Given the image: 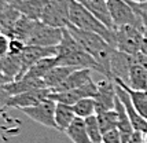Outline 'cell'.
Listing matches in <instances>:
<instances>
[{
	"instance_id": "obj_1",
	"label": "cell",
	"mask_w": 147,
	"mask_h": 143,
	"mask_svg": "<svg viewBox=\"0 0 147 143\" xmlns=\"http://www.w3.org/2000/svg\"><path fill=\"white\" fill-rule=\"evenodd\" d=\"M57 65L71 66L76 69H91V70L100 73L103 77H106L105 69L88 52L84 51L83 47L74 40V37L71 36L70 32L66 28H63V37L58 46Z\"/></svg>"
},
{
	"instance_id": "obj_2",
	"label": "cell",
	"mask_w": 147,
	"mask_h": 143,
	"mask_svg": "<svg viewBox=\"0 0 147 143\" xmlns=\"http://www.w3.org/2000/svg\"><path fill=\"white\" fill-rule=\"evenodd\" d=\"M66 29L70 32V34L74 37L77 43L83 47L84 51L88 52L91 57L105 69L106 77L113 78L111 77V72H110V62H111L113 51L115 48H113L102 36H99L96 33L81 30L76 26H73L71 24L66 26Z\"/></svg>"
},
{
	"instance_id": "obj_3",
	"label": "cell",
	"mask_w": 147,
	"mask_h": 143,
	"mask_svg": "<svg viewBox=\"0 0 147 143\" xmlns=\"http://www.w3.org/2000/svg\"><path fill=\"white\" fill-rule=\"evenodd\" d=\"M69 17H70V24L73 26H76V28L81 29V30L92 32V33L99 34V36H102L110 46L113 47V48H115V46H117L115 30L107 28L103 22H100L80 1H77V0H71L70 1V13H69Z\"/></svg>"
},
{
	"instance_id": "obj_4",
	"label": "cell",
	"mask_w": 147,
	"mask_h": 143,
	"mask_svg": "<svg viewBox=\"0 0 147 143\" xmlns=\"http://www.w3.org/2000/svg\"><path fill=\"white\" fill-rule=\"evenodd\" d=\"M109 11L114 24V29L122 25H134L144 30L143 11L132 1L127 0H107Z\"/></svg>"
},
{
	"instance_id": "obj_5",
	"label": "cell",
	"mask_w": 147,
	"mask_h": 143,
	"mask_svg": "<svg viewBox=\"0 0 147 143\" xmlns=\"http://www.w3.org/2000/svg\"><path fill=\"white\" fill-rule=\"evenodd\" d=\"M115 48L128 55H136L142 51L144 30L134 25H122L115 28Z\"/></svg>"
},
{
	"instance_id": "obj_6",
	"label": "cell",
	"mask_w": 147,
	"mask_h": 143,
	"mask_svg": "<svg viewBox=\"0 0 147 143\" xmlns=\"http://www.w3.org/2000/svg\"><path fill=\"white\" fill-rule=\"evenodd\" d=\"M62 37H63V29L54 28L41 21H37L26 40V46L58 47L62 41Z\"/></svg>"
},
{
	"instance_id": "obj_7",
	"label": "cell",
	"mask_w": 147,
	"mask_h": 143,
	"mask_svg": "<svg viewBox=\"0 0 147 143\" xmlns=\"http://www.w3.org/2000/svg\"><path fill=\"white\" fill-rule=\"evenodd\" d=\"M70 1L71 0H47L41 22L54 28H66L70 24Z\"/></svg>"
},
{
	"instance_id": "obj_8",
	"label": "cell",
	"mask_w": 147,
	"mask_h": 143,
	"mask_svg": "<svg viewBox=\"0 0 147 143\" xmlns=\"http://www.w3.org/2000/svg\"><path fill=\"white\" fill-rule=\"evenodd\" d=\"M55 107H57V102L48 98V99H45L44 102L37 105V106L22 109L21 111L24 114H26L30 120H33L34 123L40 124L43 127H48V128L57 130V124H55Z\"/></svg>"
},
{
	"instance_id": "obj_9",
	"label": "cell",
	"mask_w": 147,
	"mask_h": 143,
	"mask_svg": "<svg viewBox=\"0 0 147 143\" xmlns=\"http://www.w3.org/2000/svg\"><path fill=\"white\" fill-rule=\"evenodd\" d=\"M96 85H98V92L94 96L96 105V113L115 109L117 85H115L114 78L103 77Z\"/></svg>"
},
{
	"instance_id": "obj_10",
	"label": "cell",
	"mask_w": 147,
	"mask_h": 143,
	"mask_svg": "<svg viewBox=\"0 0 147 143\" xmlns=\"http://www.w3.org/2000/svg\"><path fill=\"white\" fill-rule=\"evenodd\" d=\"M96 92H98V85L94 81H90L88 84L83 85L80 88H76V90H70V91L65 92H51L48 98L55 101L57 103H65L69 105V106H73L80 99L94 98L96 95Z\"/></svg>"
},
{
	"instance_id": "obj_11",
	"label": "cell",
	"mask_w": 147,
	"mask_h": 143,
	"mask_svg": "<svg viewBox=\"0 0 147 143\" xmlns=\"http://www.w3.org/2000/svg\"><path fill=\"white\" fill-rule=\"evenodd\" d=\"M50 94H51L50 88L22 92V94H18V95H14L10 98L7 102V107H14V109H19V110L33 107V106H37L41 102H44L45 99H48Z\"/></svg>"
},
{
	"instance_id": "obj_12",
	"label": "cell",
	"mask_w": 147,
	"mask_h": 143,
	"mask_svg": "<svg viewBox=\"0 0 147 143\" xmlns=\"http://www.w3.org/2000/svg\"><path fill=\"white\" fill-rule=\"evenodd\" d=\"M58 47H37V46H26L24 52L19 55L21 57V63H22V72H21V78L25 76V73L32 67L37 61L43 58H50V57H57Z\"/></svg>"
},
{
	"instance_id": "obj_13",
	"label": "cell",
	"mask_w": 147,
	"mask_h": 143,
	"mask_svg": "<svg viewBox=\"0 0 147 143\" xmlns=\"http://www.w3.org/2000/svg\"><path fill=\"white\" fill-rule=\"evenodd\" d=\"M132 65V55H128L125 52L118 51L115 48L111 55V62H110V72L111 77L122 80L125 84H128L129 78V69Z\"/></svg>"
},
{
	"instance_id": "obj_14",
	"label": "cell",
	"mask_w": 147,
	"mask_h": 143,
	"mask_svg": "<svg viewBox=\"0 0 147 143\" xmlns=\"http://www.w3.org/2000/svg\"><path fill=\"white\" fill-rule=\"evenodd\" d=\"M117 96H118V99H120L122 102V105H124V107H125V110H127V114H128L129 120H131V123H132L134 130L139 131V132H143V134H147V120H144V118L138 113V110L135 109L134 103H132V101H131V96L128 95V92L125 91L124 88H121L120 85H117Z\"/></svg>"
},
{
	"instance_id": "obj_15",
	"label": "cell",
	"mask_w": 147,
	"mask_h": 143,
	"mask_svg": "<svg viewBox=\"0 0 147 143\" xmlns=\"http://www.w3.org/2000/svg\"><path fill=\"white\" fill-rule=\"evenodd\" d=\"M47 0H8L10 6L15 7L22 15L33 21H41Z\"/></svg>"
},
{
	"instance_id": "obj_16",
	"label": "cell",
	"mask_w": 147,
	"mask_h": 143,
	"mask_svg": "<svg viewBox=\"0 0 147 143\" xmlns=\"http://www.w3.org/2000/svg\"><path fill=\"white\" fill-rule=\"evenodd\" d=\"M41 88H47L43 78L28 77V76H24L19 80H14V81H11V83H8L6 85V91L8 92L10 96L18 95V94H22V92L33 91V90H41Z\"/></svg>"
},
{
	"instance_id": "obj_17",
	"label": "cell",
	"mask_w": 147,
	"mask_h": 143,
	"mask_svg": "<svg viewBox=\"0 0 147 143\" xmlns=\"http://www.w3.org/2000/svg\"><path fill=\"white\" fill-rule=\"evenodd\" d=\"M77 1H80L88 11H91L107 28L114 29V24L111 20V15H110L109 6H107V0H77Z\"/></svg>"
},
{
	"instance_id": "obj_18",
	"label": "cell",
	"mask_w": 147,
	"mask_h": 143,
	"mask_svg": "<svg viewBox=\"0 0 147 143\" xmlns=\"http://www.w3.org/2000/svg\"><path fill=\"white\" fill-rule=\"evenodd\" d=\"M91 69H77L71 73L69 77L65 80L61 85H58L55 90H52L51 92H65V91H70V90H76L80 88L83 85L88 84L90 81H92L91 77Z\"/></svg>"
},
{
	"instance_id": "obj_19",
	"label": "cell",
	"mask_w": 147,
	"mask_h": 143,
	"mask_svg": "<svg viewBox=\"0 0 147 143\" xmlns=\"http://www.w3.org/2000/svg\"><path fill=\"white\" fill-rule=\"evenodd\" d=\"M115 110H117V114H118L117 130H118V132H120V135L122 138V143H128V140L131 139L135 130H134V127H132V123L129 120L128 114H127V110H125L122 102L118 99V96L115 99Z\"/></svg>"
},
{
	"instance_id": "obj_20",
	"label": "cell",
	"mask_w": 147,
	"mask_h": 143,
	"mask_svg": "<svg viewBox=\"0 0 147 143\" xmlns=\"http://www.w3.org/2000/svg\"><path fill=\"white\" fill-rule=\"evenodd\" d=\"M135 91H146L147 90V69L144 66L139 65L134 61L132 57V65L129 69L128 84Z\"/></svg>"
},
{
	"instance_id": "obj_21",
	"label": "cell",
	"mask_w": 147,
	"mask_h": 143,
	"mask_svg": "<svg viewBox=\"0 0 147 143\" xmlns=\"http://www.w3.org/2000/svg\"><path fill=\"white\" fill-rule=\"evenodd\" d=\"M114 81L117 85H120L121 88H124L125 91L128 92V95L131 96V101H132V103H134L135 109L138 110V113H139L144 120H147V90L146 91H135L129 85L125 84L122 80L114 78Z\"/></svg>"
},
{
	"instance_id": "obj_22",
	"label": "cell",
	"mask_w": 147,
	"mask_h": 143,
	"mask_svg": "<svg viewBox=\"0 0 147 143\" xmlns=\"http://www.w3.org/2000/svg\"><path fill=\"white\" fill-rule=\"evenodd\" d=\"M74 70H77V69L76 67H71V66H61V65L55 66V67L51 69V70L44 76V78H43L45 83V87L50 88V91L55 90L58 85L62 84Z\"/></svg>"
},
{
	"instance_id": "obj_23",
	"label": "cell",
	"mask_w": 147,
	"mask_h": 143,
	"mask_svg": "<svg viewBox=\"0 0 147 143\" xmlns=\"http://www.w3.org/2000/svg\"><path fill=\"white\" fill-rule=\"evenodd\" d=\"M77 118L73 107L65 103H57L55 107V124H57V131L59 132H66V130L70 127L73 121Z\"/></svg>"
},
{
	"instance_id": "obj_24",
	"label": "cell",
	"mask_w": 147,
	"mask_h": 143,
	"mask_svg": "<svg viewBox=\"0 0 147 143\" xmlns=\"http://www.w3.org/2000/svg\"><path fill=\"white\" fill-rule=\"evenodd\" d=\"M0 70L3 72L8 78L11 80H19L21 78V72H22V63H21V57L8 54L3 59H0Z\"/></svg>"
},
{
	"instance_id": "obj_25",
	"label": "cell",
	"mask_w": 147,
	"mask_h": 143,
	"mask_svg": "<svg viewBox=\"0 0 147 143\" xmlns=\"http://www.w3.org/2000/svg\"><path fill=\"white\" fill-rule=\"evenodd\" d=\"M22 17V14L19 13L18 10L13 6H8L0 13V25H1V33H4L6 36L11 37L13 30L19 18Z\"/></svg>"
},
{
	"instance_id": "obj_26",
	"label": "cell",
	"mask_w": 147,
	"mask_h": 143,
	"mask_svg": "<svg viewBox=\"0 0 147 143\" xmlns=\"http://www.w3.org/2000/svg\"><path fill=\"white\" fill-rule=\"evenodd\" d=\"M65 134H66V136L69 138L73 143H94L91 140L88 132H87L84 118L77 117L73 121V124L66 130Z\"/></svg>"
},
{
	"instance_id": "obj_27",
	"label": "cell",
	"mask_w": 147,
	"mask_h": 143,
	"mask_svg": "<svg viewBox=\"0 0 147 143\" xmlns=\"http://www.w3.org/2000/svg\"><path fill=\"white\" fill-rule=\"evenodd\" d=\"M57 65V57H50V58H43L37 61L34 65L25 73L28 77H34V78H44V76L48 72L54 69Z\"/></svg>"
},
{
	"instance_id": "obj_28",
	"label": "cell",
	"mask_w": 147,
	"mask_h": 143,
	"mask_svg": "<svg viewBox=\"0 0 147 143\" xmlns=\"http://www.w3.org/2000/svg\"><path fill=\"white\" fill-rule=\"evenodd\" d=\"M96 118H98V123L99 127L102 130V134L107 132V131L115 130L117 128V123H118V114L117 110H107V111H100V113H96Z\"/></svg>"
},
{
	"instance_id": "obj_29",
	"label": "cell",
	"mask_w": 147,
	"mask_h": 143,
	"mask_svg": "<svg viewBox=\"0 0 147 143\" xmlns=\"http://www.w3.org/2000/svg\"><path fill=\"white\" fill-rule=\"evenodd\" d=\"M71 107H73V110L76 113V116L80 118H87V117H90V116L96 114V105H95V99L94 98L80 99Z\"/></svg>"
},
{
	"instance_id": "obj_30",
	"label": "cell",
	"mask_w": 147,
	"mask_h": 143,
	"mask_svg": "<svg viewBox=\"0 0 147 143\" xmlns=\"http://www.w3.org/2000/svg\"><path fill=\"white\" fill-rule=\"evenodd\" d=\"M84 123H85V128H87V132H88V135H90L91 140L94 143H102L103 134H102L100 127H99L96 114L84 118Z\"/></svg>"
},
{
	"instance_id": "obj_31",
	"label": "cell",
	"mask_w": 147,
	"mask_h": 143,
	"mask_svg": "<svg viewBox=\"0 0 147 143\" xmlns=\"http://www.w3.org/2000/svg\"><path fill=\"white\" fill-rule=\"evenodd\" d=\"M102 143H122V138L120 135L118 130L115 128V130L105 132L102 138Z\"/></svg>"
},
{
	"instance_id": "obj_32",
	"label": "cell",
	"mask_w": 147,
	"mask_h": 143,
	"mask_svg": "<svg viewBox=\"0 0 147 143\" xmlns=\"http://www.w3.org/2000/svg\"><path fill=\"white\" fill-rule=\"evenodd\" d=\"M26 47V43L19 39H10V52L13 55H21Z\"/></svg>"
},
{
	"instance_id": "obj_33",
	"label": "cell",
	"mask_w": 147,
	"mask_h": 143,
	"mask_svg": "<svg viewBox=\"0 0 147 143\" xmlns=\"http://www.w3.org/2000/svg\"><path fill=\"white\" fill-rule=\"evenodd\" d=\"M10 52V37L0 33V59H3Z\"/></svg>"
},
{
	"instance_id": "obj_34",
	"label": "cell",
	"mask_w": 147,
	"mask_h": 143,
	"mask_svg": "<svg viewBox=\"0 0 147 143\" xmlns=\"http://www.w3.org/2000/svg\"><path fill=\"white\" fill-rule=\"evenodd\" d=\"M143 11V10H142ZM143 22H144V33H143V44H142V51L144 55H147V11H143Z\"/></svg>"
},
{
	"instance_id": "obj_35",
	"label": "cell",
	"mask_w": 147,
	"mask_h": 143,
	"mask_svg": "<svg viewBox=\"0 0 147 143\" xmlns=\"http://www.w3.org/2000/svg\"><path fill=\"white\" fill-rule=\"evenodd\" d=\"M8 6V0H0V13Z\"/></svg>"
},
{
	"instance_id": "obj_36",
	"label": "cell",
	"mask_w": 147,
	"mask_h": 143,
	"mask_svg": "<svg viewBox=\"0 0 147 143\" xmlns=\"http://www.w3.org/2000/svg\"><path fill=\"white\" fill-rule=\"evenodd\" d=\"M134 4H136V6H143V4H146L147 0H131Z\"/></svg>"
},
{
	"instance_id": "obj_37",
	"label": "cell",
	"mask_w": 147,
	"mask_h": 143,
	"mask_svg": "<svg viewBox=\"0 0 147 143\" xmlns=\"http://www.w3.org/2000/svg\"><path fill=\"white\" fill-rule=\"evenodd\" d=\"M138 7H139L140 10H143V11H147V3L146 4H143V6H138Z\"/></svg>"
},
{
	"instance_id": "obj_38",
	"label": "cell",
	"mask_w": 147,
	"mask_h": 143,
	"mask_svg": "<svg viewBox=\"0 0 147 143\" xmlns=\"http://www.w3.org/2000/svg\"><path fill=\"white\" fill-rule=\"evenodd\" d=\"M144 143H147V134H144Z\"/></svg>"
},
{
	"instance_id": "obj_39",
	"label": "cell",
	"mask_w": 147,
	"mask_h": 143,
	"mask_svg": "<svg viewBox=\"0 0 147 143\" xmlns=\"http://www.w3.org/2000/svg\"><path fill=\"white\" fill-rule=\"evenodd\" d=\"M0 33H1V25H0Z\"/></svg>"
}]
</instances>
